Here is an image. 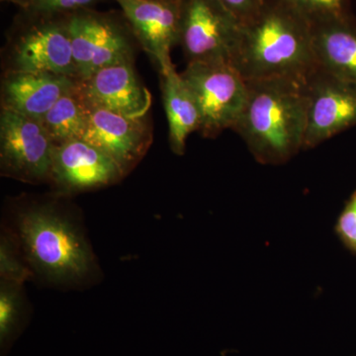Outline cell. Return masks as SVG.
<instances>
[{"label":"cell","mask_w":356,"mask_h":356,"mask_svg":"<svg viewBox=\"0 0 356 356\" xmlns=\"http://www.w3.org/2000/svg\"><path fill=\"white\" fill-rule=\"evenodd\" d=\"M19 243L33 282L63 291H83L102 282V266L83 214L67 197H24L2 221Z\"/></svg>","instance_id":"1"},{"label":"cell","mask_w":356,"mask_h":356,"mask_svg":"<svg viewBox=\"0 0 356 356\" xmlns=\"http://www.w3.org/2000/svg\"><path fill=\"white\" fill-rule=\"evenodd\" d=\"M231 64L247 81H305L318 67L313 25L281 0H266L243 21Z\"/></svg>","instance_id":"2"},{"label":"cell","mask_w":356,"mask_h":356,"mask_svg":"<svg viewBox=\"0 0 356 356\" xmlns=\"http://www.w3.org/2000/svg\"><path fill=\"white\" fill-rule=\"evenodd\" d=\"M304 81H248L247 103L232 130L262 165H283L303 149L307 116Z\"/></svg>","instance_id":"3"},{"label":"cell","mask_w":356,"mask_h":356,"mask_svg":"<svg viewBox=\"0 0 356 356\" xmlns=\"http://www.w3.org/2000/svg\"><path fill=\"white\" fill-rule=\"evenodd\" d=\"M6 72H40L77 79L67 15L21 10L9 35Z\"/></svg>","instance_id":"4"},{"label":"cell","mask_w":356,"mask_h":356,"mask_svg":"<svg viewBox=\"0 0 356 356\" xmlns=\"http://www.w3.org/2000/svg\"><path fill=\"white\" fill-rule=\"evenodd\" d=\"M77 79L111 65L133 63L136 39L123 13L83 9L67 15Z\"/></svg>","instance_id":"5"},{"label":"cell","mask_w":356,"mask_h":356,"mask_svg":"<svg viewBox=\"0 0 356 356\" xmlns=\"http://www.w3.org/2000/svg\"><path fill=\"white\" fill-rule=\"evenodd\" d=\"M182 79L191 91L200 114L199 133L215 138L233 129L248 98V81L231 63H189Z\"/></svg>","instance_id":"6"},{"label":"cell","mask_w":356,"mask_h":356,"mask_svg":"<svg viewBox=\"0 0 356 356\" xmlns=\"http://www.w3.org/2000/svg\"><path fill=\"white\" fill-rule=\"evenodd\" d=\"M242 21L220 0H181L179 46L187 64L231 63Z\"/></svg>","instance_id":"7"},{"label":"cell","mask_w":356,"mask_h":356,"mask_svg":"<svg viewBox=\"0 0 356 356\" xmlns=\"http://www.w3.org/2000/svg\"><path fill=\"white\" fill-rule=\"evenodd\" d=\"M54 147L41 120L1 109V177L29 184H49Z\"/></svg>","instance_id":"8"},{"label":"cell","mask_w":356,"mask_h":356,"mask_svg":"<svg viewBox=\"0 0 356 356\" xmlns=\"http://www.w3.org/2000/svg\"><path fill=\"white\" fill-rule=\"evenodd\" d=\"M307 116L303 149L356 126V86L318 65L304 81Z\"/></svg>","instance_id":"9"},{"label":"cell","mask_w":356,"mask_h":356,"mask_svg":"<svg viewBox=\"0 0 356 356\" xmlns=\"http://www.w3.org/2000/svg\"><path fill=\"white\" fill-rule=\"evenodd\" d=\"M125 177L113 159L83 139L54 147L49 184L56 195L70 198L117 184Z\"/></svg>","instance_id":"10"},{"label":"cell","mask_w":356,"mask_h":356,"mask_svg":"<svg viewBox=\"0 0 356 356\" xmlns=\"http://www.w3.org/2000/svg\"><path fill=\"white\" fill-rule=\"evenodd\" d=\"M127 20L136 41L158 65L172 67V51L179 44L181 0H114Z\"/></svg>","instance_id":"11"},{"label":"cell","mask_w":356,"mask_h":356,"mask_svg":"<svg viewBox=\"0 0 356 356\" xmlns=\"http://www.w3.org/2000/svg\"><path fill=\"white\" fill-rule=\"evenodd\" d=\"M83 139L102 149L128 175L146 156L153 143V133L147 117L88 108V127Z\"/></svg>","instance_id":"12"},{"label":"cell","mask_w":356,"mask_h":356,"mask_svg":"<svg viewBox=\"0 0 356 356\" xmlns=\"http://www.w3.org/2000/svg\"><path fill=\"white\" fill-rule=\"evenodd\" d=\"M77 90L88 108L108 110L130 117H147L152 96L140 83L133 63L111 65L77 81Z\"/></svg>","instance_id":"13"},{"label":"cell","mask_w":356,"mask_h":356,"mask_svg":"<svg viewBox=\"0 0 356 356\" xmlns=\"http://www.w3.org/2000/svg\"><path fill=\"white\" fill-rule=\"evenodd\" d=\"M76 84V79L57 74L6 72L1 81V109L41 120Z\"/></svg>","instance_id":"14"},{"label":"cell","mask_w":356,"mask_h":356,"mask_svg":"<svg viewBox=\"0 0 356 356\" xmlns=\"http://www.w3.org/2000/svg\"><path fill=\"white\" fill-rule=\"evenodd\" d=\"M318 65L356 86V18L351 14L313 25Z\"/></svg>","instance_id":"15"},{"label":"cell","mask_w":356,"mask_h":356,"mask_svg":"<svg viewBox=\"0 0 356 356\" xmlns=\"http://www.w3.org/2000/svg\"><path fill=\"white\" fill-rule=\"evenodd\" d=\"M159 74L170 149L177 156H184L187 138L195 131L199 132L200 129L198 106L175 65Z\"/></svg>","instance_id":"16"},{"label":"cell","mask_w":356,"mask_h":356,"mask_svg":"<svg viewBox=\"0 0 356 356\" xmlns=\"http://www.w3.org/2000/svg\"><path fill=\"white\" fill-rule=\"evenodd\" d=\"M33 308L24 283L0 280V356H7L24 334Z\"/></svg>","instance_id":"17"},{"label":"cell","mask_w":356,"mask_h":356,"mask_svg":"<svg viewBox=\"0 0 356 356\" xmlns=\"http://www.w3.org/2000/svg\"><path fill=\"white\" fill-rule=\"evenodd\" d=\"M88 121V108L79 95L77 84L65 93L41 119L55 145L83 139Z\"/></svg>","instance_id":"18"},{"label":"cell","mask_w":356,"mask_h":356,"mask_svg":"<svg viewBox=\"0 0 356 356\" xmlns=\"http://www.w3.org/2000/svg\"><path fill=\"white\" fill-rule=\"evenodd\" d=\"M0 280L26 283L33 281V273L19 243L6 225L0 229Z\"/></svg>","instance_id":"19"},{"label":"cell","mask_w":356,"mask_h":356,"mask_svg":"<svg viewBox=\"0 0 356 356\" xmlns=\"http://www.w3.org/2000/svg\"><path fill=\"white\" fill-rule=\"evenodd\" d=\"M298 11L312 25L350 13V0H281Z\"/></svg>","instance_id":"20"},{"label":"cell","mask_w":356,"mask_h":356,"mask_svg":"<svg viewBox=\"0 0 356 356\" xmlns=\"http://www.w3.org/2000/svg\"><path fill=\"white\" fill-rule=\"evenodd\" d=\"M100 0H33L31 8L34 11L47 15H69V14L93 8Z\"/></svg>","instance_id":"21"},{"label":"cell","mask_w":356,"mask_h":356,"mask_svg":"<svg viewBox=\"0 0 356 356\" xmlns=\"http://www.w3.org/2000/svg\"><path fill=\"white\" fill-rule=\"evenodd\" d=\"M336 233L346 248L356 254V191L337 219Z\"/></svg>","instance_id":"22"},{"label":"cell","mask_w":356,"mask_h":356,"mask_svg":"<svg viewBox=\"0 0 356 356\" xmlns=\"http://www.w3.org/2000/svg\"><path fill=\"white\" fill-rule=\"evenodd\" d=\"M220 1L243 22L259 11L266 0H220Z\"/></svg>","instance_id":"23"},{"label":"cell","mask_w":356,"mask_h":356,"mask_svg":"<svg viewBox=\"0 0 356 356\" xmlns=\"http://www.w3.org/2000/svg\"><path fill=\"white\" fill-rule=\"evenodd\" d=\"M1 1L8 2V3L20 7L21 10H29L33 3V0H1Z\"/></svg>","instance_id":"24"}]
</instances>
